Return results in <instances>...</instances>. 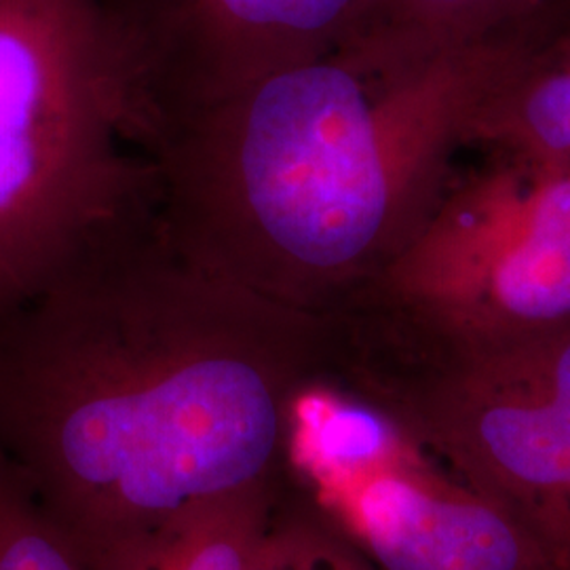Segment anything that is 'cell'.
I'll return each mask as SVG.
<instances>
[{
  "instance_id": "cell-1",
  "label": "cell",
  "mask_w": 570,
  "mask_h": 570,
  "mask_svg": "<svg viewBox=\"0 0 570 570\" xmlns=\"http://www.w3.org/2000/svg\"><path fill=\"white\" fill-rule=\"evenodd\" d=\"M326 320L205 273L155 195L0 317V456L98 569L183 511L285 487Z\"/></svg>"
},
{
  "instance_id": "cell-2",
  "label": "cell",
  "mask_w": 570,
  "mask_h": 570,
  "mask_svg": "<svg viewBox=\"0 0 570 570\" xmlns=\"http://www.w3.org/2000/svg\"><path fill=\"white\" fill-rule=\"evenodd\" d=\"M471 42L367 26L140 148L165 235L205 273L327 317L416 239L438 91Z\"/></svg>"
},
{
  "instance_id": "cell-3",
  "label": "cell",
  "mask_w": 570,
  "mask_h": 570,
  "mask_svg": "<svg viewBox=\"0 0 570 570\" xmlns=\"http://www.w3.org/2000/svg\"><path fill=\"white\" fill-rule=\"evenodd\" d=\"M150 193L104 0H0V317Z\"/></svg>"
},
{
  "instance_id": "cell-4",
  "label": "cell",
  "mask_w": 570,
  "mask_h": 570,
  "mask_svg": "<svg viewBox=\"0 0 570 570\" xmlns=\"http://www.w3.org/2000/svg\"><path fill=\"white\" fill-rule=\"evenodd\" d=\"M285 482L381 570H551L421 429L327 372L289 407Z\"/></svg>"
},
{
  "instance_id": "cell-5",
  "label": "cell",
  "mask_w": 570,
  "mask_h": 570,
  "mask_svg": "<svg viewBox=\"0 0 570 570\" xmlns=\"http://www.w3.org/2000/svg\"><path fill=\"white\" fill-rule=\"evenodd\" d=\"M374 397L487 490L551 570H570V326L461 355L419 393Z\"/></svg>"
},
{
  "instance_id": "cell-6",
  "label": "cell",
  "mask_w": 570,
  "mask_h": 570,
  "mask_svg": "<svg viewBox=\"0 0 570 570\" xmlns=\"http://www.w3.org/2000/svg\"><path fill=\"white\" fill-rule=\"evenodd\" d=\"M374 0H104L138 148L245 82L364 32Z\"/></svg>"
},
{
  "instance_id": "cell-7",
  "label": "cell",
  "mask_w": 570,
  "mask_h": 570,
  "mask_svg": "<svg viewBox=\"0 0 570 570\" xmlns=\"http://www.w3.org/2000/svg\"><path fill=\"white\" fill-rule=\"evenodd\" d=\"M385 317L452 336L461 355L570 326V174L530 197L520 230L494 265L428 305L385 311Z\"/></svg>"
},
{
  "instance_id": "cell-8",
  "label": "cell",
  "mask_w": 570,
  "mask_h": 570,
  "mask_svg": "<svg viewBox=\"0 0 570 570\" xmlns=\"http://www.w3.org/2000/svg\"><path fill=\"white\" fill-rule=\"evenodd\" d=\"M284 489H252L190 508L94 570H252Z\"/></svg>"
},
{
  "instance_id": "cell-9",
  "label": "cell",
  "mask_w": 570,
  "mask_h": 570,
  "mask_svg": "<svg viewBox=\"0 0 570 570\" xmlns=\"http://www.w3.org/2000/svg\"><path fill=\"white\" fill-rule=\"evenodd\" d=\"M252 570H381L301 497L282 492Z\"/></svg>"
},
{
  "instance_id": "cell-10",
  "label": "cell",
  "mask_w": 570,
  "mask_h": 570,
  "mask_svg": "<svg viewBox=\"0 0 570 570\" xmlns=\"http://www.w3.org/2000/svg\"><path fill=\"white\" fill-rule=\"evenodd\" d=\"M0 570H89L0 456Z\"/></svg>"
},
{
  "instance_id": "cell-11",
  "label": "cell",
  "mask_w": 570,
  "mask_h": 570,
  "mask_svg": "<svg viewBox=\"0 0 570 570\" xmlns=\"http://www.w3.org/2000/svg\"><path fill=\"white\" fill-rule=\"evenodd\" d=\"M546 0H374L370 23L404 30L435 45L484 37Z\"/></svg>"
},
{
  "instance_id": "cell-12",
  "label": "cell",
  "mask_w": 570,
  "mask_h": 570,
  "mask_svg": "<svg viewBox=\"0 0 570 570\" xmlns=\"http://www.w3.org/2000/svg\"><path fill=\"white\" fill-rule=\"evenodd\" d=\"M543 68L522 110L530 140L553 155L570 153V18L541 47Z\"/></svg>"
}]
</instances>
